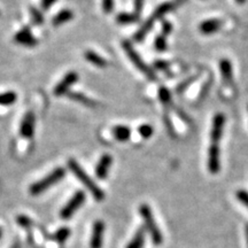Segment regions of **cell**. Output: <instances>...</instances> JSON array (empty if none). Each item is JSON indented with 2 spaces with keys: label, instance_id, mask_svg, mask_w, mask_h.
Wrapping results in <instances>:
<instances>
[{
  "label": "cell",
  "instance_id": "44dd1931",
  "mask_svg": "<svg viewBox=\"0 0 248 248\" xmlns=\"http://www.w3.org/2000/svg\"><path fill=\"white\" fill-rule=\"evenodd\" d=\"M159 98L161 102L163 104V106L166 107V109H170V108H175L176 106H173L172 104V98H171V93L167 88L164 86H161L159 90Z\"/></svg>",
  "mask_w": 248,
  "mask_h": 248
},
{
  "label": "cell",
  "instance_id": "484cf974",
  "mask_svg": "<svg viewBox=\"0 0 248 248\" xmlns=\"http://www.w3.org/2000/svg\"><path fill=\"white\" fill-rule=\"evenodd\" d=\"M30 15L33 24H36V26H40V24L44 23V16H43V13L39 9H37L36 7H30Z\"/></svg>",
  "mask_w": 248,
  "mask_h": 248
},
{
  "label": "cell",
  "instance_id": "30bf717a",
  "mask_svg": "<svg viewBox=\"0 0 248 248\" xmlns=\"http://www.w3.org/2000/svg\"><path fill=\"white\" fill-rule=\"evenodd\" d=\"M104 234H105V223L102 221H95L92 228L91 239H90V247L102 248V245H104Z\"/></svg>",
  "mask_w": 248,
  "mask_h": 248
},
{
  "label": "cell",
  "instance_id": "f546056e",
  "mask_svg": "<svg viewBox=\"0 0 248 248\" xmlns=\"http://www.w3.org/2000/svg\"><path fill=\"white\" fill-rule=\"evenodd\" d=\"M16 222H17V224L22 226V228H30V226L32 225V221H31V218H29V217L26 215L17 216Z\"/></svg>",
  "mask_w": 248,
  "mask_h": 248
},
{
  "label": "cell",
  "instance_id": "4fadbf2b",
  "mask_svg": "<svg viewBox=\"0 0 248 248\" xmlns=\"http://www.w3.org/2000/svg\"><path fill=\"white\" fill-rule=\"evenodd\" d=\"M111 163H113V157L109 154H104L99 159L97 167H95V176L99 179H105L108 176Z\"/></svg>",
  "mask_w": 248,
  "mask_h": 248
},
{
  "label": "cell",
  "instance_id": "e575fe53",
  "mask_svg": "<svg viewBox=\"0 0 248 248\" xmlns=\"http://www.w3.org/2000/svg\"><path fill=\"white\" fill-rule=\"evenodd\" d=\"M142 6H144V0H135V14L137 16H140Z\"/></svg>",
  "mask_w": 248,
  "mask_h": 248
},
{
  "label": "cell",
  "instance_id": "d6986e66",
  "mask_svg": "<svg viewBox=\"0 0 248 248\" xmlns=\"http://www.w3.org/2000/svg\"><path fill=\"white\" fill-rule=\"evenodd\" d=\"M144 243H145V228L141 226L139 228L136 234L133 235L132 240L128 244L126 248H142L144 247Z\"/></svg>",
  "mask_w": 248,
  "mask_h": 248
},
{
  "label": "cell",
  "instance_id": "ac0fdd59",
  "mask_svg": "<svg viewBox=\"0 0 248 248\" xmlns=\"http://www.w3.org/2000/svg\"><path fill=\"white\" fill-rule=\"evenodd\" d=\"M74 17V13L70 11V9H62V11L59 12V13L55 15L52 20V24L54 27H59L62 26V24L69 22V21L73 20Z\"/></svg>",
  "mask_w": 248,
  "mask_h": 248
},
{
  "label": "cell",
  "instance_id": "ba28073f",
  "mask_svg": "<svg viewBox=\"0 0 248 248\" xmlns=\"http://www.w3.org/2000/svg\"><path fill=\"white\" fill-rule=\"evenodd\" d=\"M224 124H225V116L221 113L216 114L213 120L212 131H210V140H212V144L218 145V142L222 139V136H223Z\"/></svg>",
  "mask_w": 248,
  "mask_h": 248
},
{
  "label": "cell",
  "instance_id": "7a4b0ae2",
  "mask_svg": "<svg viewBox=\"0 0 248 248\" xmlns=\"http://www.w3.org/2000/svg\"><path fill=\"white\" fill-rule=\"evenodd\" d=\"M68 168H69L70 171L76 176L77 179H78V181L82 183V184L84 185L86 188H88V190L90 191V193L93 195V198H94L95 200L101 201L105 199L104 191H102L101 188L99 187L97 184H95L94 181L90 177L88 173H86L85 170L79 166L78 162H77L76 160L70 159L69 161H68Z\"/></svg>",
  "mask_w": 248,
  "mask_h": 248
},
{
  "label": "cell",
  "instance_id": "52a82bcc",
  "mask_svg": "<svg viewBox=\"0 0 248 248\" xmlns=\"http://www.w3.org/2000/svg\"><path fill=\"white\" fill-rule=\"evenodd\" d=\"M78 78H79L78 74H77L76 71H69V73H68L54 88V91H53L54 95H57V97H61V95L68 94L70 88L71 86H74V84H76Z\"/></svg>",
  "mask_w": 248,
  "mask_h": 248
},
{
  "label": "cell",
  "instance_id": "ffe728a7",
  "mask_svg": "<svg viewBox=\"0 0 248 248\" xmlns=\"http://www.w3.org/2000/svg\"><path fill=\"white\" fill-rule=\"evenodd\" d=\"M67 95L70 99H73L74 101H77V102H79V104H83L84 106H88V107L97 106V102H95L94 100H92V99H90L89 97H86V95H84L83 93H80V92H69Z\"/></svg>",
  "mask_w": 248,
  "mask_h": 248
},
{
  "label": "cell",
  "instance_id": "8fae6325",
  "mask_svg": "<svg viewBox=\"0 0 248 248\" xmlns=\"http://www.w3.org/2000/svg\"><path fill=\"white\" fill-rule=\"evenodd\" d=\"M221 169V151L218 145L212 144L208 150V170L212 173H217Z\"/></svg>",
  "mask_w": 248,
  "mask_h": 248
},
{
  "label": "cell",
  "instance_id": "d6a6232c",
  "mask_svg": "<svg viewBox=\"0 0 248 248\" xmlns=\"http://www.w3.org/2000/svg\"><path fill=\"white\" fill-rule=\"evenodd\" d=\"M213 80L212 79H209L208 82H206V84H204L203 86H202V89H201V92H200V94H199V100H201V98H204L206 97L207 94H208V92H209V90H210V86H212V84H213Z\"/></svg>",
  "mask_w": 248,
  "mask_h": 248
},
{
  "label": "cell",
  "instance_id": "ab89813d",
  "mask_svg": "<svg viewBox=\"0 0 248 248\" xmlns=\"http://www.w3.org/2000/svg\"><path fill=\"white\" fill-rule=\"evenodd\" d=\"M246 234H247V243H248V224L246 225Z\"/></svg>",
  "mask_w": 248,
  "mask_h": 248
},
{
  "label": "cell",
  "instance_id": "83f0119b",
  "mask_svg": "<svg viewBox=\"0 0 248 248\" xmlns=\"http://www.w3.org/2000/svg\"><path fill=\"white\" fill-rule=\"evenodd\" d=\"M138 132L142 138L148 139L152 135H153L154 129H153V126L151 125V124H142V125H140L138 128Z\"/></svg>",
  "mask_w": 248,
  "mask_h": 248
},
{
  "label": "cell",
  "instance_id": "1f68e13d",
  "mask_svg": "<svg viewBox=\"0 0 248 248\" xmlns=\"http://www.w3.org/2000/svg\"><path fill=\"white\" fill-rule=\"evenodd\" d=\"M102 9L106 14H110L114 9V0H102Z\"/></svg>",
  "mask_w": 248,
  "mask_h": 248
},
{
  "label": "cell",
  "instance_id": "8992f818",
  "mask_svg": "<svg viewBox=\"0 0 248 248\" xmlns=\"http://www.w3.org/2000/svg\"><path fill=\"white\" fill-rule=\"evenodd\" d=\"M86 195L83 191H77L73 197L70 198L69 201L62 207L60 212V217L62 219H69L71 216L78 210L83 203L85 202Z\"/></svg>",
  "mask_w": 248,
  "mask_h": 248
},
{
  "label": "cell",
  "instance_id": "2e32d148",
  "mask_svg": "<svg viewBox=\"0 0 248 248\" xmlns=\"http://www.w3.org/2000/svg\"><path fill=\"white\" fill-rule=\"evenodd\" d=\"M114 138L119 141H128L131 137V129L126 125H116L111 130Z\"/></svg>",
  "mask_w": 248,
  "mask_h": 248
},
{
  "label": "cell",
  "instance_id": "5bb4252c",
  "mask_svg": "<svg viewBox=\"0 0 248 248\" xmlns=\"http://www.w3.org/2000/svg\"><path fill=\"white\" fill-rule=\"evenodd\" d=\"M223 22L221 20H217V18H210V20L203 21L202 23L199 26V30L203 35H212V33L216 32L221 29Z\"/></svg>",
  "mask_w": 248,
  "mask_h": 248
},
{
  "label": "cell",
  "instance_id": "8d00e7d4",
  "mask_svg": "<svg viewBox=\"0 0 248 248\" xmlns=\"http://www.w3.org/2000/svg\"><path fill=\"white\" fill-rule=\"evenodd\" d=\"M57 2V0H42L40 1V5H42V8L44 9V11H47V9L51 8V6L55 4Z\"/></svg>",
  "mask_w": 248,
  "mask_h": 248
},
{
  "label": "cell",
  "instance_id": "4dcf8cb0",
  "mask_svg": "<svg viewBox=\"0 0 248 248\" xmlns=\"http://www.w3.org/2000/svg\"><path fill=\"white\" fill-rule=\"evenodd\" d=\"M235 197H237V199L239 200L240 202L244 204V206H246L248 208V192L247 191H245V190L237 191Z\"/></svg>",
  "mask_w": 248,
  "mask_h": 248
},
{
  "label": "cell",
  "instance_id": "e0dca14e",
  "mask_svg": "<svg viewBox=\"0 0 248 248\" xmlns=\"http://www.w3.org/2000/svg\"><path fill=\"white\" fill-rule=\"evenodd\" d=\"M84 58H85L86 61H89L90 63H92L93 66H95V67L106 68L107 64H108L106 59H104L101 57V55L95 53L94 51H91V49H89V51L85 52Z\"/></svg>",
  "mask_w": 248,
  "mask_h": 248
},
{
  "label": "cell",
  "instance_id": "603a6c76",
  "mask_svg": "<svg viewBox=\"0 0 248 248\" xmlns=\"http://www.w3.org/2000/svg\"><path fill=\"white\" fill-rule=\"evenodd\" d=\"M139 21V16L136 14L129 13H121L116 16V22L120 24H131Z\"/></svg>",
  "mask_w": 248,
  "mask_h": 248
},
{
  "label": "cell",
  "instance_id": "f35d334b",
  "mask_svg": "<svg viewBox=\"0 0 248 248\" xmlns=\"http://www.w3.org/2000/svg\"><path fill=\"white\" fill-rule=\"evenodd\" d=\"M11 248H20V244H18V243H15V244L13 245V246H12Z\"/></svg>",
  "mask_w": 248,
  "mask_h": 248
},
{
  "label": "cell",
  "instance_id": "d590c367",
  "mask_svg": "<svg viewBox=\"0 0 248 248\" xmlns=\"http://www.w3.org/2000/svg\"><path fill=\"white\" fill-rule=\"evenodd\" d=\"M155 68H156V69L161 70V71L168 70L169 69V63H168V62L162 61V60L156 61V62H155Z\"/></svg>",
  "mask_w": 248,
  "mask_h": 248
},
{
  "label": "cell",
  "instance_id": "74e56055",
  "mask_svg": "<svg viewBox=\"0 0 248 248\" xmlns=\"http://www.w3.org/2000/svg\"><path fill=\"white\" fill-rule=\"evenodd\" d=\"M235 1H237L239 5H243V4H245V2H246V0H235Z\"/></svg>",
  "mask_w": 248,
  "mask_h": 248
},
{
  "label": "cell",
  "instance_id": "60d3db41",
  "mask_svg": "<svg viewBox=\"0 0 248 248\" xmlns=\"http://www.w3.org/2000/svg\"><path fill=\"white\" fill-rule=\"evenodd\" d=\"M1 237H2V229L0 228V239H1Z\"/></svg>",
  "mask_w": 248,
  "mask_h": 248
},
{
  "label": "cell",
  "instance_id": "9a60e30c",
  "mask_svg": "<svg viewBox=\"0 0 248 248\" xmlns=\"http://www.w3.org/2000/svg\"><path fill=\"white\" fill-rule=\"evenodd\" d=\"M219 69L222 73V78L225 85H231L233 80V75H232V64L231 61L228 59H222L219 61Z\"/></svg>",
  "mask_w": 248,
  "mask_h": 248
},
{
  "label": "cell",
  "instance_id": "5b68a950",
  "mask_svg": "<svg viewBox=\"0 0 248 248\" xmlns=\"http://www.w3.org/2000/svg\"><path fill=\"white\" fill-rule=\"evenodd\" d=\"M122 46H123L124 52H125L126 55H128V58L131 60L132 63L135 64V67L137 68L138 70H140L148 79L156 80V75L154 74V71L152 70V68H150L146 63H145V61L142 60L140 55H139L137 52H136V49L133 48L131 43L128 42V40H124L122 43Z\"/></svg>",
  "mask_w": 248,
  "mask_h": 248
},
{
  "label": "cell",
  "instance_id": "cb8c5ba5",
  "mask_svg": "<svg viewBox=\"0 0 248 248\" xmlns=\"http://www.w3.org/2000/svg\"><path fill=\"white\" fill-rule=\"evenodd\" d=\"M69 235H70V229L67 228V226H63V228H60L57 232H55L54 240L59 244H64L68 238H69Z\"/></svg>",
  "mask_w": 248,
  "mask_h": 248
},
{
  "label": "cell",
  "instance_id": "f1b7e54d",
  "mask_svg": "<svg viewBox=\"0 0 248 248\" xmlns=\"http://www.w3.org/2000/svg\"><path fill=\"white\" fill-rule=\"evenodd\" d=\"M164 124H166V129L168 130V133H169L170 137L175 138L176 137L175 128H173V124H172L171 120H170V117L168 115H164Z\"/></svg>",
  "mask_w": 248,
  "mask_h": 248
},
{
  "label": "cell",
  "instance_id": "7402d4cb",
  "mask_svg": "<svg viewBox=\"0 0 248 248\" xmlns=\"http://www.w3.org/2000/svg\"><path fill=\"white\" fill-rule=\"evenodd\" d=\"M17 100V94L14 91L0 93V106H12Z\"/></svg>",
  "mask_w": 248,
  "mask_h": 248
},
{
  "label": "cell",
  "instance_id": "836d02e7",
  "mask_svg": "<svg viewBox=\"0 0 248 248\" xmlns=\"http://www.w3.org/2000/svg\"><path fill=\"white\" fill-rule=\"evenodd\" d=\"M172 31V24L169 22V21H163L162 22V35L163 36H168L170 32Z\"/></svg>",
  "mask_w": 248,
  "mask_h": 248
},
{
  "label": "cell",
  "instance_id": "7c38bea8",
  "mask_svg": "<svg viewBox=\"0 0 248 248\" xmlns=\"http://www.w3.org/2000/svg\"><path fill=\"white\" fill-rule=\"evenodd\" d=\"M15 43L17 44L26 46V47H35L38 44V40L33 37L32 32H31L29 28H23L22 30H20L18 32L15 33L14 36Z\"/></svg>",
  "mask_w": 248,
  "mask_h": 248
},
{
  "label": "cell",
  "instance_id": "4316f807",
  "mask_svg": "<svg viewBox=\"0 0 248 248\" xmlns=\"http://www.w3.org/2000/svg\"><path fill=\"white\" fill-rule=\"evenodd\" d=\"M198 77H199V75L191 76V77H188L187 79L183 80V82L181 83V84H179V85L177 86V88H176V93H177V94H182L183 92H184V91H186V90H187V88L192 84V83L195 82V80L198 79Z\"/></svg>",
  "mask_w": 248,
  "mask_h": 248
},
{
  "label": "cell",
  "instance_id": "6da1fadb",
  "mask_svg": "<svg viewBox=\"0 0 248 248\" xmlns=\"http://www.w3.org/2000/svg\"><path fill=\"white\" fill-rule=\"evenodd\" d=\"M176 8H177V5H176L175 0L169 2H163V4H161L159 7H156V9L153 12V14L151 15L150 18H147L146 22L142 24L140 29L135 33V37H133V38H135L136 42H142V40L145 39V37L147 36V33L152 30L154 23L156 22V21H159L160 18H162L164 15L170 13V12Z\"/></svg>",
  "mask_w": 248,
  "mask_h": 248
},
{
  "label": "cell",
  "instance_id": "d4e9b609",
  "mask_svg": "<svg viewBox=\"0 0 248 248\" xmlns=\"http://www.w3.org/2000/svg\"><path fill=\"white\" fill-rule=\"evenodd\" d=\"M154 47L156 51L164 52L168 48V44H167V37L163 36L162 33H160L154 40Z\"/></svg>",
  "mask_w": 248,
  "mask_h": 248
},
{
  "label": "cell",
  "instance_id": "9c48e42d",
  "mask_svg": "<svg viewBox=\"0 0 248 248\" xmlns=\"http://www.w3.org/2000/svg\"><path fill=\"white\" fill-rule=\"evenodd\" d=\"M35 123L36 117L33 115L32 111H28L24 115L22 122L20 125V135L26 139H31L35 133Z\"/></svg>",
  "mask_w": 248,
  "mask_h": 248
},
{
  "label": "cell",
  "instance_id": "277c9868",
  "mask_svg": "<svg viewBox=\"0 0 248 248\" xmlns=\"http://www.w3.org/2000/svg\"><path fill=\"white\" fill-rule=\"evenodd\" d=\"M139 212H140V215L142 217V219H144L145 228H146L147 231L150 232L152 240H153V244L156 245V246H159V245L162 244L163 237H162V233H161L159 226L156 225V223L154 221L153 214H152L150 206L146 203L141 204V206L139 207Z\"/></svg>",
  "mask_w": 248,
  "mask_h": 248
},
{
  "label": "cell",
  "instance_id": "3957f363",
  "mask_svg": "<svg viewBox=\"0 0 248 248\" xmlns=\"http://www.w3.org/2000/svg\"><path fill=\"white\" fill-rule=\"evenodd\" d=\"M64 177H66V169L62 168V167H59V168H55L53 171H51L47 176H45L44 178H42L40 181L33 183L32 185L30 186L29 191L30 194L36 197V195H40L44 193L45 191H47L48 188H51L52 186L58 184L59 182L62 181Z\"/></svg>",
  "mask_w": 248,
  "mask_h": 248
}]
</instances>
